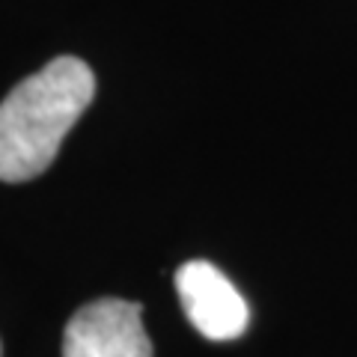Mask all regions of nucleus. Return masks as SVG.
<instances>
[{
  "label": "nucleus",
  "instance_id": "obj_1",
  "mask_svg": "<svg viewBox=\"0 0 357 357\" xmlns=\"http://www.w3.org/2000/svg\"><path fill=\"white\" fill-rule=\"evenodd\" d=\"M96 96V75L77 57H57L0 102V182H30L57 158L66 134Z\"/></svg>",
  "mask_w": 357,
  "mask_h": 357
},
{
  "label": "nucleus",
  "instance_id": "obj_2",
  "mask_svg": "<svg viewBox=\"0 0 357 357\" xmlns=\"http://www.w3.org/2000/svg\"><path fill=\"white\" fill-rule=\"evenodd\" d=\"M140 316V304L122 298H98L81 307L66 325L63 357H152Z\"/></svg>",
  "mask_w": 357,
  "mask_h": 357
},
{
  "label": "nucleus",
  "instance_id": "obj_3",
  "mask_svg": "<svg viewBox=\"0 0 357 357\" xmlns=\"http://www.w3.org/2000/svg\"><path fill=\"white\" fill-rule=\"evenodd\" d=\"M176 292L185 316L206 340L229 342L248 331L250 310L241 292L218 265L191 259L176 271Z\"/></svg>",
  "mask_w": 357,
  "mask_h": 357
},
{
  "label": "nucleus",
  "instance_id": "obj_4",
  "mask_svg": "<svg viewBox=\"0 0 357 357\" xmlns=\"http://www.w3.org/2000/svg\"><path fill=\"white\" fill-rule=\"evenodd\" d=\"M0 357H3V351H0Z\"/></svg>",
  "mask_w": 357,
  "mask_h": 357
}]
</instances>
